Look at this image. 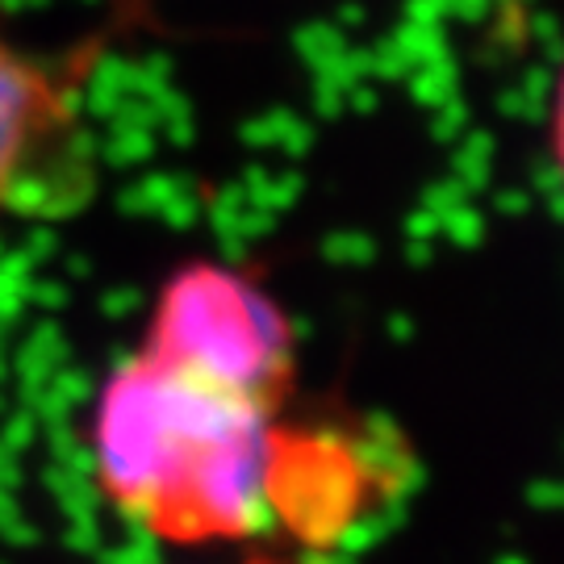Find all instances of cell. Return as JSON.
<instances>
[{"label":"cell","instance_id":"3957f363","mask_svg":"<svg viewBox=\"0 0 564 564\" xmlns=\"http://www.w3.org/2000/svg\"><path fill=\"white\" fill-rule=\"evenodd\" d=\"M552 160L564 181V72L556 80V97H552Z\"/></svg>","mask_w":564,"mask_h":564},{"label":"cell","instance_id":"7a4b0ae2","mask_svg":"<svg viewBox=\"0 0 564 564\" xmlns=\"http://www.w3.org/2000/svg\"><path fill=\"white\" fill-rule=\"evenodd\" d=\"M76 139V76L0 30V209L51 197L72 172Z\"/></svg>","mask_w":564,"mask_h":564},{"label":"cell","instance_id":"6da1fadb","mask_svg":"<svg viewBox=\"0 0 564 564\" xmlns=\"http://www.w3.org/2000/svg\"><path fill=\"white\" fill-rule=\"evenodd\" d=\"M284 384L147 343L97 410L105 494L167 540L247 535L276 506Z\"/></svg>","mask_w":564,"mask_h":564}]
</instances>
